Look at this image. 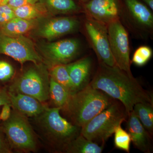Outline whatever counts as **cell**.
Returning a JSON list of instances; mask_svg holds the SVG:
<instances>
[{"label":"cell","mask_w":153,"mask_h":153,"mask_svg":"<svg viewBox=\"0 0 153 153\" xmlns=\"http://www.w3.org/2000/svg\"><path fill=\"white\" fill-rule=\"evenodd\" d=\"M103 149V145L99 146L97 143L88 140L80 134L68 145L65 152L101 153Z\"/></svg>","instance_id":"18"},{"label":"cell","mask_w":153,"mask_h":153,"mask_svg":"<svg viewBox=\"0 0 153 153\" xmlns=\"http://www.w3.org/2000/svg\"><path fill=\"white\" fill-rule=\"evenodd\" d=\"M12 151L2 128L0 126V153H10Z\"/></svg>","instance_id":"28"},{"label":"cell","mask_w":153,"mask_h":153,"mask_svg":"<svg viewBox=\"0 0 153 153\" xmlns=\"http://www.w3.org/2000/svg\"><path fill=\"white\" fill-rule=\"evenodd\" d=\"M6 104H10L8 91L4 88H0V106Z\"/></svg>","instance_id":"31"},{"label":"cell","mask_w":153,"mask_h":153,"mask_svg":"<svg viewBox=\"0 0 153 153\" xmlns=\"http://www.w3.org/2000/svg\"><path fill=\"white\" fill-rule=\"evenodd\" d=\"M89 85L120 102L127 115L137 103H153V97L145 90L133 75L117 66H108L99 62Z\"/></svg>","instance_id":"1"},{"label":"cell","mask_w":153,"mask_h":153,"mask_svg":"<svg viewBox=\"0 0 153 153\" xmlns=\"http://www.w3.org/2000/svg\"><path fill=\"white\" fill-rule=\"evenodd\" d=\"M79 22L74 18L61 17L51 19L40 29L39 35L51 40L74 32L78 28Z\"/></svg>","instance_id":"12"},{"label":"cell","mask_w":153,"mask_h":153,"mask_svg":"<svg viewBox=\"0 0 153 153\" xmlns=\"http://www.w3.org/2000/svg\"><path fill=\"white\" fill-rule=\"evenodd\" d=\"M110 48L116 65L130 75L131 70L128 34L120 20L107 25Z\"/></svg>","instance_id":"7"},{"label":"cell","mask_w":153,"mask_h":153,"mask_svg":"<svg viewBox=\"0 0 153 153\" xmlns=\"http://www.w3.org/2000/svg\"><path fill=\"white\" fill-rule=\"evenodd\" d=\"M83 9L86 16L106 25L120 20L122 13L119 0H89Z\"/></svg>","instance_id":"10"},{"label":"cell","mask_w":153,"mask_h":153,"mask_svg":"<svg viewBox=\"0 0 153 153\" xmlns=\"http://www.w3.org/2000/svg\"></svg>","instance_id":"34"},{"label":"cell","mask_w":153,"mask_h":153,"mask_svg":"<svg viewBox=\"0 0 153 153\" xmlns=\"http://www.w3.org/2000/svg\"><path fill=\"white\" fill-rule=\"evenodd\" d=\"M8 93L11 106L27 117H36L47 108L43 102L33 97L9 91Z\"/></svg>","instance_id":"14"},{"label":"cell","mask_w":153,"mask_h":153,"mask_svg":"<svg viewBox=\"0 0 153 153\" xmlns=\"http://www.w3.org/2000/svg\"><path fill=\"white\" fill-rule=\"evenodd\" d=\"M114 100L88 84L83 89L70 95L61 110L66 113L73 124L81 128L111 104Z\"/></svg>","instance_id":"2"},{"label":"cell","mask_w":153,"mask_h":153,"mask_svg":"<svg viewBox=\"0 0 153 153\" xmlns=\"http://www.w3.org/2000/svg\"><path fill=\"white\" fill-rule=\"evenodd\" d=\"M0 53L13 58L21 63L28 61L38 65L42 61L32 42L23 36H9L0 31Z\"/></svg>","instance_id":"9"},{"label":"cell","mask_w":153,"mask_h":153,"mask_svg":"<svg viewBox=\"0 0 153 153\" xmlns=\"http://www.w3.org/2000/svg\"><path fill=\"white\" fill-rule=\"evenodd\" d=\"M128 13L132 19L141 27L151 30L153 27L152 10L138 0H125Z\"/></svg>","instance_id":"16"},{"label":"cell","mask_w":153,"mask_h":153,"mask_svg":"<svg viewBox=\"0 0 153 153\" xmlns=\"http://www.w3.org/2000/svg\"><path fill=\"white\" fill-rule=\"evenodd\" d=\"M3 122L1 127L12 150L24 153L36 150L37 141L27 117L13 108L10 118Z\"/></svg>","instance_id":"5"},{"label":"cell","mask_w":153,"mask_h":153,"mask_svg":"<svg viewBox=\"0 0 153 153\" xmlns=\"http://www.w3.org/2000/svg\"><path fill=\"white\" fill-rule=\"evenodd\" d=\"M16 17L26 20H35L46 13L45 7L38 2L29 4L13 9Z\"/></svg>","instance_id":"21"},{"label":"cell","mask_w":153,"mask_h":153,"mask_svg":"<svg viewBox=\"0 0 153 153\" xmlns=\"http://www.w3.org/2000/svg\"><path fill=\"white\" fill-rule=\"evenodd\" d=\"M38 0H8L7 4L13 9L19 7L38 2Z\"/></svg>","instance_id":"29"},{"label":"cell","mask_w":153,"mask_h":153,"mask_svg":"<svg viewBox=\"0 0 153 153\" xmlns=\"http://www.w3.org/2000/svg\"><path fill=\"white\" fill-rule=\"evenodd\" d=\"M36 25L35 20H26L16 17L9 22L0 25V31L9 36H23Z\"/></svg>","instance_id":"17"},{"label":"cell","mask_w":153,"mask_h":153,"mask_svg":"<svg viewBox=\"0 0 153 153\" xmlns=\"http://www.w3.org/2000/svg\"><path fill=\"white\" fill-rule=\"evenodd\" d=\"M91 66V60L88 57L66 64L72 84V94L83 89L89 84Z\"/></svg>","instance_id":"15"},{"label":"cell","mask_w":153,"mask_h":153,"mask_svg":"<svg viewBox=\"0 0 153 153\" xmlns=\"http://www.w3.org/2000/svg\"><path fill=\"white\" fill-rule=\"evenodd\" d=\"M14 74V68L11 64L6 61H0V81L9 80Z\"/></svg>","instance_id":"27"},{"label":"cell","mask_w":153,"mask_h":153,"mask_svg":"<svg viewBox=\"0 0 153 153\" xmlns=\"http://www.w3.org/2000/svg\"><path fill=\"white\" fill-rule=\"evenodd\" d=\"M152 51L149 47L143 46L136 50L132 57L133 63L137 66H144L152 56Z\"/></svg>","instance_id":"25"},{"label":"cell","mask_w":153,"mask_h":153,"mask_svg":"<svg viewBox=\"0 0 153 153\" xmlns=\"http://www.w3.org/2000/svg\"><path fill=\"white\" fill-rule=\"evenodd\" d=\"M1 112L0 113V120L6 121L10 118L12 112L11 105L6 104L2 105Z\"/></svg>","instance_id":"30"},{"label":"cell","mask_w":153,"mask_h":153,"mask_svg":"<svg viewBox=\"0 0 153 153\" xmlns=\"http://www.w3.org/2000/svg\"><path fill=\"white\" fill-rule=\"evenodd\" d=\"M52 11L57 13H70L77 12L78 6L74 0H42Z\"/></svg>","instance_id":"23"},{"label":"cell","mask_w":153,"mask_h":153,"mask_svg":"<svg viewBox=\"0 0 153 153\" xmlns=\"http://www.w3.org/2000/svg\"><path fill=\"white\" fill-rule=\"evenodd\" d=\"M49 80L40 69L31 68L10 87L9 91L30 96L43 102L49 98Z\"/></svg>","instance_id":"6"},{"label":"cell","mask_w":153,"mask_h":153,"mask_svg":"<svg viewBox=\"0 0 153 153\" xmlns=\"http://www.w3.org/2000/svg\"><path fill=\"white\" fill-rule=\"evenodd\" d=\"M115 146L117 149L129 152L131 138L128 131L118 126L114 132Z\"/></svg>","instance_id":"24"},{"label":"cell","mask_w":153,"mask_h":153,"mask_svg":"<svg viewBox=\"0 0 153 153\" xmlns=\"http://www.w3.org/2000/svg\"><path fill=\"white\" fill-rule=\"evenodd\" d=\"M79 44L77 40L68 39L49 43L44 46L43 52L52 66L67 64L78 54Z\"/></svg>","instance_id":"11"},{"label":"cell","mask_w":153,"mask_h":153,"mask_svg":"<svg viewBox=\"0 0 153 153\" xmlns=\"http://www.w3.org/2000/svg\"><path fill=\"white\" fill-rule=\"evenodd\" d=\"M151 10H153V0H142Z\"/></svg>","instance_id":"32"},{"label":"cell","mask_w":153,"mask_h":153,"mask_svg":"<svg viewBox=\"0 0 153 153\" xmlns=\"http://www.w3.org/2000/svg\"><path fill=\"white\" fill-rule=\"evenodd\" d=\"M69 96L70 94L65 88L50 77L49 96L55 107L62 108L68 101Z\"/></svg>","instance_id":"20"},{"label":"cell","mask_w":153,"mask_h":153,"mask_svg":"<svg viewBox=\"0 0 153 153\" xmlns=\"http://www.w3.org/2000/svg\"><path fill=\"white\" fill-rule=\"evenodd\" d=\"M133 111L152 136L153 132V103L139 102L135 105Z\"/></svg>","instance_id":"19"},{"label":"cell","mask_w":153,"mask_h":153,"mask_svg":"<svg viewBox=\"0 0 153 153\" xmlns=\"http://www.w3.org/2000/svg\"><path fill=\"white\" fill-rule=\"evenodd\" d=\"M114 100L81 128V135L94 142L103 143L112 136L116 128L126 120L128 116L123 104Z\"/></svg>","instance_id":"4"},{"label":"cell","mask_w":153,"mask_h":153,"mask_svg":"<svg viewBox=\"0 0 153 153\" xmlns=\"http://www.w3.org/2000/svg\"><path fill=\"white\" fill-rule=\"evenodd\" d=\"M16 17L13 9L7 4L0 5V25L9 22Z\"/></svg>","instance_id":"26"},{"label":"cell","mask_w":153,"mask_h":153,"mask_svg":"<svg viewBox=\"0 0 153 153\" xmlns=\"http://www.w3.org/2000/svg\"><path fill=\"white\" fill-rule=\"evenodd\" d=\"M50 74V76L56 82L66 88L70 95L72 94V84L66 64H59L52 66Z\"/></svg>","instance_id":"22"},{"label":"cell","mask_w":153,"mask_h":153,"mask_svg":"<svg viewBox=\"0 0 153 153\" xmlns=\"http://www.w3.org/2000/svg\"><path fill=\"white\" fill-rule=\"evenodd\" d=\"M127 119V130L134 146L144 152H150L151 136L133 111L128 114Z\"/></svg>","instance_id":"13"},{"label":"cell","mask_w":153,"mask_h":153,"mask_svg":"<svg viewBox=\"0 0 153 153\" xmlns=\"http://www.w3.org/2000/svg\"><path fill=\"white\" fill-rule=\"evenodd\" d=\"M84 30L88 41L99 62L108 66H116L110 48L107 25L86 17Z\"/></svg>","instance_id":"8"},{"label":"cell","mask_w":153,"mask_h":153,"mask_svg":"<svg viewBox=\"0 0 153 153\" xmlns=\"http://www.w3.org/2000/svg\"><path fill=\"white\" fill-rule=\"evenodd\" d=\"M60 107L48 108L35 117L38 127L49 145L57 152H65L71 141L80 134L81 128L60 114Z\"/></svg>","instance_id":"3"},{"label":"cell","mask_w":153,"mask_h":153,"mask_svg":"<svg viewBox=\"0 0 153 153\" xmlns=\"http://www.w3.org/2000/svg\"><path fill=\"white\" fill-rule=\"evenodd\" d=\"M8 0H0V5L7 3Z\"/></svg>","instance_id":"33"}]
</instances>
